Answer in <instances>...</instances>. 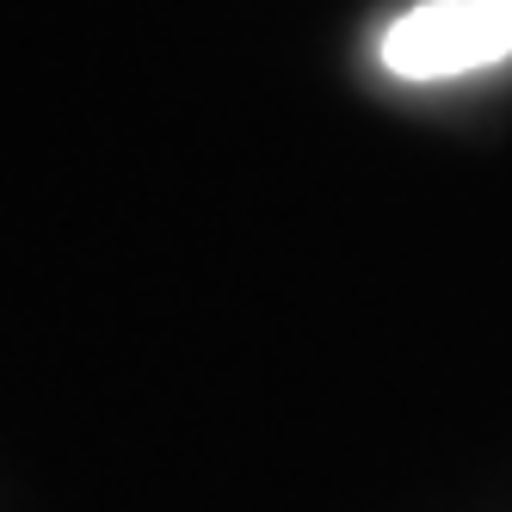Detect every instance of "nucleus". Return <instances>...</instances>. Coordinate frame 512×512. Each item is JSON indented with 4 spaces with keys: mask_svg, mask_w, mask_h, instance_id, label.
<instances>
[{
    "mask_svg": "<svg viewBox=\"0 0 512 512\" xmlns=\"http://www.w3.org/2000/svg\"><path fill=\"white\" fill-rule=\"evenodd\" d=\"M395 81H451L512 56V0H420L377 44Z\"/></svg>",
    "mask_w": 512,
    "mask_h": 512,
    "instance_id": "f257e3e1",
    "label": "nucleus"
}]
</instances>
